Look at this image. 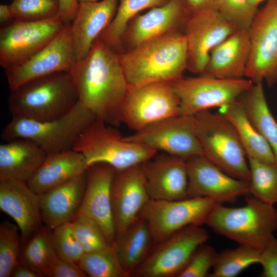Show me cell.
Returning a JSON list of instances; mask_svg holds the SVG:
<instances>
[{"label":"cell","mask_w":277,"mask_h":277,"mask_svg":"<svg viewBox=\"0 0 277 277\" xmlns=\"http://www.w3.org/2000/svg\"><path fill=\"white\" fill-rule=\"evenodd\" d=\"M78 100L107 124L117 125L129 89L119 54L100 37L70 73Z\"/></svg>","instance_id":"1"},{"label":"cell","mask_w":277,"mask_h":277,"mask_svg":"<svg viewBox=\"0 0 277 277\" xmlns=\"http://www.w3.org/2000/svg\"><path fill=\"white\" fill-rule=\"evenodd\" d=\"M119 56L129 87L171 83L187 69V41L177 31L144 42Z\"/></svg>","instance_id":"2"},{"label":"cell","mask_w":277,"mask_h":277,"mask_svg":"<svg viewBox=\"0 0 277 277\" xmlns=\"http://www.w3.org/2000/svg\"><path fill=\"white\" fill-rule=\"evenodd\" d=\"M78 101L70 73L59 72L33 79L11 90L8 104L12 116L44 121L64 115Z\"/></svg>","instance_id":"3"},{"label":"cell","mask_w":277,"mask_h":277,"mask_svg":"<svg viewBox=\"0 0 277 277\" xmlns=\"http://www.w3.org/2000/svg\"><path fill=\"white\" fill-rule=\"evenodd\" d=\"M240 207L216 203L205 224L239 245L262 250L277 230V209L253 196Z\"/></svg>","instance_id":"4"},{"label":"cell","mask_w":277,"mask_h":277,"mask_svg":"<svg viewBox=\"0 0 277 277\" xmlns=\"http://www.w3.org/2000/svg\"><path fill=\"white\" fill-rule=\"evenodd\" d=\"M80 100L64 115L49 121L12 116L1 133L2 140H30L50 154L73 149L82 132L96 119Z\"/></svg>","instance_id":"5"},{"label":"cell","mask_w":277,"mask_h":277,"mask_svg":"<svg viewBox=\"0 0 277 277\" xmlns=\"http://www.w3.org/2000/svg\"><path fill=\"white\" fill-rule=\"evenodd\" d=\"M203 156L229 175L249 182L248 159L236 130L222 113L206 110L194 115Z\"/></svg>","instance_id":"6"},{"label":"cell","mask_w":277,"mask_h":277,"mask_svg":"<svg viewBox=\"0 0 277 277\" xmlns=\"http://www.w3.org/2000/svg\"><path fill=\"white\" fill-rule=\"evenodd\" d=\"M96 118L80 135L73 149L84 157L87 167L103 163L116 171L141 165L157 151L144 144L127 140L116 129Z\"/></svg>","instance_id":"7"},{"label":"cell","mask_w":277,"mask_h":277,"mask_svg":"<svg viewBox=\"0 0 277 277\" xmlns=\"http://www.w3.org/2000/svg\"><path fill=\"white\" fill-rule=\"evenodd\" d=\"M253 84L247 78L224 79L205 74L182 77L171 82L180 100V115L187 116L229 105L238 101Z\"/></svg>","instance_id":"8"},{"label":"cell","mask_w":277,"mask_h":277,"mask_svg":"<svg viewBox=\"0 0 277 277\" xmlns=\"http://www.w3.org/2000/svg\"><path fill=\"white\" fill-rule=\"evenodd\" d=\"M215 204L204 197L150 200L140 214L147 222L153 240L157 243L188 226L205 224Z\"/></svg>","instance_id":"9"},{"label":"cell","mask_w":277,"mask_h":277,"mask_svg":"<svg viewBox=\"0 0 277 277\" xmlns=\"http://www.w3.org/2000/svg\"><path fill=\"white\" fill-rule=\"evenodd\" d=\"M65 25L58 14L37 21L14 19L0 29V65L5 69L27 60L50 43Z\"/></svg>","instance_id":"10"},{"label":"cell","mask_w":277,"mask_h":277,"mask_svg":"<svg viewBox=\"0 0 277 277\" xmlns=\"http://www.w3.org/2000/svg\"><path fill=\"white\" fill-rule=\"evenodd\" d=\"M180 100L170 82L129 87L120 114L121 122L135 131L180 115Z\"/></svg>","instance_id":"11"},{"label":"cell","mask_w":277,"mask_h":277,"mask_svg":"<svg viewBox=\"0 0 277 277\" xmlns=\"http://www.w3.org/2000/svg\"><path fill=\"white\" fill-rule=\"evenodd\" d=\"M209 238L201 226L190 225L157 243L133 275L138 277L178 276L196 249Z\"/></svg>","instance_id":"12"},{"label":"cell","mask_w":277,"mask_h":277,"mask_svg":"<svg viewBox=\"0 0 277 277\" xmlns=\"http://www.w3.org/2000/svg\"><path fill=\"white\" fill-rule=\"evenodd\" d=\"M250 51L245 77L253 83L277 81V0H268L249 28Z\"/></svg>","instance_id":"13"},{"label":"cell","mask_w":277,"mask_h":277,"mask_svg":"<svg viewBox=\"0 0 277 277\" xmlns=\"http://www.w3.org/2000/svg\"><path fill=\"white\" fill-rule=\"evenodd\" d=\"M125 138L184 160L203 155L194 116L178 115L135 131Z\"/></svg>","instance_id":"14"},{"label":"cell","mask_w":277,"mask_h":277,"mask_svg":"<svg viewBox=\"0 0 277 277\" xmlns=\"http://www.w3.org/2000/svg\"><path fill=\"white\" fill-rule=\"evenodd\" d=\"M185 23L187 69L200 75L205 70L212 50L239 28L217 10L189 14Z\"/></svg>","instance_id":"15"},{"label":"cell","mask_w":277,"mask_h":277,"mask_svg":"<svg viewBox=\"0 0 277 277\" xmlns=\"http://www.w3.org/2000/svg\"><path fill=\"white\" fill-rule=\"evenodd\" d=\"M75 60L70 24L47 45L24 61L5 69L10 90L33 79L59 72L70 73Z\"/></svg>","instance_id":"16"},{"label":"cell","mask_w":277,"mask_h":277,"mask_svg":"<svg viewBox=\"0 0 277 277\" xmlns=\"http://www.w3.org/2000/svg\"><path fill=\"white\" fill-rule=\"evenodd\" d=\"M188 197H204L216 203L233 202L250 193L249 182L235 178L203 155L186 161Z\"/></svg>","instance_id":"17"},{"label":"cell","mask_w":277,"mask_h":277,"mask_svg":"<svg viewBox=\"0 0 277 277\" xmlns=\"http://www.w3.org/2000/svg\"><path fill=\"white\" fill-rule=\"evenodd\" d=\"M115 172L113 167L103 163L87 167L85 191L77 214L95 222L111 245L116 240L111 202V186Z\"/></svg>","instance_id":"18"},{"label":"cell","mask_w":277,"mask_h":277,"mask_svg":"<svg viewBox=\"0 0 277 277\" xmlns=\"http://www.w3.org/2000/svg\"><path fill=\"white\" fill-rule=\"evenodd\" d=\"M150 200L142 164L116 171L111 186L116 239L137 218Z\"/></svg>","instance_id":"19"},{"label":"cell","mask_w":277,"mask_h":277,"mask_svg":"<svg viewBox=\"0 0 277 277\" xmlns=\"http://www.w3.org/2000/svg\"><path fill=\"white\" fill-rule=\"evenodd\" d=\"M142 164L150 200H177L188 197L186 161L166 153Z\"/></svg>","instance_id":"20"},{"label":"cell","mask_w":277,"mask_h":277,"mask_svg":"<svg viewBox=\"0 0 277 277\" xmlns=\"http://www.w3.org/2000/svg\"><path fill=\"white\" fill-rule=\"evenodd\" d=\"M119 0L80 2L70 24V34L76 62L85 58L94 43L112 21Z\"/></svg>","instance_id":"21"},{"label":"cell","mask_w":277,"mask_h":277,"mask_svg":"<svg viewBox=\"0 0 277 277\" xmlns=\"http://www.w3.org/2000/svg\"><path fill=\"white\" fill-rule=\"evenodd\" d=\"M0 208L15 222L22 241L27 242L42 226L39 195L26 182L0 181Z\"/></svg>","instance_id":"22"},{"label":"cell","mask_w":277,"mask_h":277,"mask_svg":"<svg viewBox=\"0 0 277 277\" xmlns=\"http://www.w3.org/2000/svg\"><path fill=\"white\" fill-rule=\"evenodd\" d=\"M86 185V171L39 194L43 223L51 229L72 222L80 210Z\"/></svg>","instance_id":"23"},{"label":"cell","mask_w":277,"mask_h":277,"mask_svg":"<svg viewBox=\"0 0 277 277\" xmlns=\"http://www.w3.org/2000/svg\"><path fill=\"white\" fill-rule=\"evenodd\" d=\"M250 51L249 29L239 28L212 50L202 74L224 79L243 78Z\"/></svg>","instance_id":"24"},{"label":"cell","mask_w":277,"mask_h":277,"mask_svg":"<svg viewBox=\"0 0 277 277\" xmlns=\"http://www.w3.org/2000/svg\"><path fill=\"white\" fill-rule=\"evenodd\" d=\"M188 12L183 0H169L137 15L127 31V41L133 48L138 45L175 32ZM189 13V12H188Z\"/></svg>","instance_id":"25"},{"label":"cell","mask_w":277,"mask_h":277,"mask_svg":"<svg viewBox=\"0 0 277 277\" xmlns=\"http://www.w3.org/2000/svg\"><path fill=\"white\" fill-rule=\"evenodd\" d=\"M87 168L83 155L73 149L47 154L27 183L39 194L85 172Z\"/></svg>","instance_id":"26"},{"label":"cell","mask_w":277,"mask_h":277,"mask_svg":"<svg viewBox=\"0 0 277 277\" xmlns=\"http://www.w3.org/2000/svg\"><path fill=\"white\" fill-rule=\"evenodd\" d=\"M46 153L33 141L17 138L0 145V181L27 182L39 167Z\"/></svg>","instance_id":"27"},{"label":"cell","mask_w":277,"mask_h":277,"mask_svg":"<svg viewBox=\"0 0 277 277\" xmlns=\"http://www.w3.org/2000/svg\"><path fill=\"white\" fill-rule=\"evenodd\" d=\"M152 242L148 224L140 214L116 239L117 258L127 276L133 275L148 255Z\"/></svg>","instance_id":"28"},{"label":"cell","mask_w":277,"mask_h":277,"mask_svg":"<svg viewBox=\"0 0 277 277\" xmlns=\"http://www.w3.org/2000/svg\"><path fill=\"white\" fill-rule=\"evenodd\" d=\"M221 108L220 112L235 127L247 159L275 164L270 147L253 125L240 101Z\"/></svg>","instance_id":"29"},{"label":"cell","mask_w":277,"mask_h":277,"mask_svg":"<svg viewBox=\"0 0 277 277\" xmlns=\"http://www.w3.org/2000/svg\"><path fill=\"white\" fill-rule=\"evenodd\" d=\"M239 100L253 125L270 147L277 166V121L268 106L263 82L254 83Z\"/></svg>","instance_id":"30"},{"label":"cell","mask_w":277,"mask_h":277,"mask_svg":"<svg viewBox=\"0 0 277 277\" xmlns=\"http://www.w3.org/2000/svg\"><path fill=\"white\" fill-rule=\"evenodd\" d=\"M168 1L119 0L112 21L100 37L116 51L130 21L142 10L161 6Z\"/></svg>","instance_id":"31"},{"label":"cell","mask_w":277,"mask_h":277,"mask_svg":"<svg viewBox=\"0 0 277 277\" xmlns=\"http://www.w3.org/2000/svg\"><path fill=\"white\" fill-rule=\"evenodd\" d=\"M51 231L47 226H42L27 242L18 260L43 276L57 255L53 246Z\"/></svg>","instance_id":"32"},{"label":"cell","mask_w":277,"mask_h":277,"mask_svg":"<svg viewBox=\"0 0 277 277\" xmlns=\"http://www.w3.org/2000/svg\"><path fill=\"white\" fill-rule=\"evenodd\" d=\"M261 250L239 245L218 253L211 277H235L247 267L260 264Z\"/></svg>","instance_id":"33"},{"label":"cell","mask_w":277,"mask_h":277,"mask_svg":"<svg viewBox=\"0 0 277 277\" xmlns=\"http://www.w3.org/2000/svg\"><path fill=\"white\" fill-rule=\"evenodd\" d=\"M250 177L249 192L268 204H277V166L248 158Z\"/></svg>","instance_id":"34"},{"label":"cell","mask_w":277,"mask_h":277,"mask_svg":"<svg viewBox=\"0 0 277 277\" xmlns=\"http://www.w3.org/2000/svg\"><path fill=\"white\" fill-rule=\"evenodd\" d=\"M78 265L91 277H126L118 261L115 244L96 252L85 253Z\"/></svg>","instance_id":"35"},{"label":"cell","mask_w":277,"mask_h":277,"mask_svg":"<svg viewBox=\"0 0 277 277\" xmlns=\"http://www.w3.org/2000/svg\"><path fill=\"white\" fill-rule=\"evenodd\" d=\"M22 236L17 226L8 221L0 224V277H10L22 252Z\"/></svg>","instance_id":"36"},{"label":"cell","mask_w":277,"mask_h":277,"mask_svg":"<svg viewBox=\"0 0 277 277\" xmlns=\"http://www.w3.org/2000/svg\"><path fill=\"white\" fill-rule=\"evenodd\" d=\"M71 224L85 253L104 250L113 245L100 226L92 219L77 215Z\"/></svg>","instance_id":"37"},{"label":"cell","mask_w":277,"mask_h":277,"mask_svg":"<svg viewBox=\"0 0 277 277\" xmlns=\"http://www.w3.org/2000/svg\"><path fill=\"white\" fill-rule=\"evenodd\" d=\"M14 19L37 21L58 14V0H13L9 5Z\"/></svg>","instance_id":"38"},{"label":"cell","mask_w":277,"mask_h":277,"mask_svg":"<svg viewBox=\"0 0 277 277\" xmlns=\"http://www.w3.org/2000/svg\"><path fill=\"white\" fill-rule=\"evenodd\" d=\"M53 246L60 258L78 264L85 251L73 230L71 222L52 229Z\"/></svg>","instance_id":"39"},{"label":"cell","mask_w":277,"mask_h":277,"mask_svg":"<svg viewBox=\"0 0 277 277\" xmlns=\"http://www.w3.org/2000/svg\"><path fill=\"white\" fill-rule=\"evenodd\" d=\"M218 253L211 246H200L194 251L187 265L178 277H204L212 268Z\"/></svg>","instance_id":"40"},{"label":"cell","mask_w":277,"mask_h":277,"mask_svg":"<svg viewBox=\"0 0 277 277\" xmlns=\"http://www.w3.org/2000/svg\"><path fill=\"white\" fill-rule=\"evenodd\" d=\"M219 11L239 28L249 29L258 9L249 0H222Z\"/></svg>","instance_id":"41"},{"label":"cell","mask_w":277,"mask_h":277,"mask_svg":"<svg viewBox=\"0 0 277 277\" xmlns=\"http://www.w3.org/2000/svg\"><path fill=\"white\" fill-rule=\"evenodd\" d=\"M48 277H85L87 274L78 264L59 258L56 255L45 273Z\"/></svg>","instance_id":"42"},{"label":"cell","mask_w":277,"mask_h":277,"mask_svg":"<svg viewBox=\"0 0 277 277\" xmlns=\"http://www.w3.org/2000/svg\"><path fill=\"white\" fill-rule=\"evenodd\" d=\"M260 264L262 267L261 276L277 277V239L274 236L261 250Z\"/></svg>","instance_id":"43"},{"label":"cell","mask_w":277,"mask_h":277,"mask_svg":"<svg viewBox=\"0 0 277 277\" xmlns=\"http://www.w3.org/2000/svg\"><path fill=\"white\" fill-rule=\"evenodd\" d=\"M58 15L63 23L70 24L73 20L78 8V0H58Z\"/></svg>","instance_id":"44"},{"label":"cell","mask_w":277,"mask_h":277,"mask_svg":"<svg viewBox=\"0 0 277 277\" xmlns=\"http://www.w3.org/2000/svg\"><path fill=\"white\" fill-rule=\"evenodd\" d=\"M189 14L208 10H219L222 0H183Z\"/></svg>","instance_id":"45"},{"label":"cell","mask_w":277,"mask_h":277,"mask_svg":"<svg viewBox=\"0 0 277 277\" xmlns=\"http://www.w3.org/2000/svg\"><path fill=\"white\" fill-rule=\"evenodd\" d=\"M12 277H41L40 273L22 264L19 261L12 270Z\"/></svg>","instance_id":"46"},{"label":"cell","mask_w":277,"mask_h":277,"mask_svg":"<svg viewBox=\"0 0 277 277\" xmlns=\"http://www.w3.org/2000/svg\"><path fill=\"white\" fill-rule=\"evenodd\" d=\"M14 18L9 5H0V23L3 26L12 22Z\"/></svg>","instance_id":"47"},{"label":"cell","mask_w":277,"mask_h":277,"mask_svg":"<svg viewBox=\"0 0 277 277\" xmlns=\"http://www.w3.org/2000/svg\"><path fill=\"white\" fill-rule=\"evenodd\" d=\"M249 1L251 5L253 7L258 9V7L260 4H261L262 2L265 1H268V0H249Z\"/></svg>","instance_id":"48"},{"label":"cell","mask_w":277,"mask_h":277,"mask_svg":"<svg viewBox=\"0 0 277 277\" xmlns=\"http://www.w3.org/2000/svg\"><path fill=\"white\" fill-rule=\"evenodd\" d=\"M99 0H78L79 2H95Z\"/></svg>","instance_id":"49"}]
</instances>
